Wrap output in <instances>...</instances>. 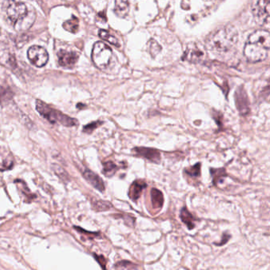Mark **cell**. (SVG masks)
Segmentation results:
<instances>
[{
    "instance_id": "cell-1",
    "label": "cell",
    "mask_w": 270,
    "mask_h": 270,
    "mask_svg": "<svg viewBox=\"0 0 270 270\" xmlns=\"http://www.w3.org/2000/svg\"><path fill=\"white\" fill-rule=\"evenodd\" d=\"M270 49V35L268 30H259L249 36L244 47V56L251 63L267 59Z\"/></svg>"
},
{
    "instance_id": "cell-2",
    "label": "cell",
    "mask_w": 270,
    "mask_h": 270,
    "mask_svg": "<svg viewBox=\"0 0 270 270\" xmlns=\"http://www.w3.org/2000/svg\"><path fill=\"white\" fill-rule=\"evenodd\" d=\"M6 14L18 31H25L31 27L35 21L36 14L33 7L29 9L26 2L11 0L8 5Z\"/></svg>"
},
{
    "instance_id": "cell-3",
    "label": "cell",
    "mask_w": 270,
    "mask_h": 270,
    "mask_svg": "<svg viewBox=\"0 0 270 270\" xmlns=\"http://www.w3.org/2000/svg\"><path fill=\"white\" fill-rule=\"evenodd\" d=\"M239 40V34L233 26H225L215 31L206 41L207 48L217 53H224L233 49Z\"/></svg>"
},
{
    "instance_id": "cell-4",
    "label": "cell",
    "mask_w": 270,
    "mask_h": 270,
    "mask_svg": "<svg viewBox=\"0 0 270 270\" xmlns=\"http://www.w3.org/2000/svg\"><path fill=\"white\" fill-rule=\"evenodd\" d=\"M36 109L41 117L48 120L50 123L61 124L66 127H73L78 125V121L63 114L41 100L36 101Z\"/></svg>"
},
{
    "instance_id": "cell-5",
    "label": "cell",
    "mask_w": 270,
    "mask_h": 270,
    "mask_svg": "<svg viewBox=\"0 0 270 270\" xmlns=\"http://www.w3.org/2000/svg\"><path fill=\"white\" fill-rule=\"evenodd\" d=\"M113 53L111 49L103 42L98 41L94 44L92 50V61L98 68L104 70L111 62Z\"/></svg>"
},
{
    "instance_id": "cell-6",
    "label": "cell",
    "mask_w": 270,
    "mask_h": 270,
    "mask_svg": "<svg viewBox=\"0 0 270 270\" xmlns=\"http://www.w3.org/2000/svg\"><path fill=\"white\" fill-rule=\"evenodd\" d=\"M257 22L265 24L270 18V0H254L251 6Z\"/></svg>"
},
{
    "instance_id": "cell-7",
    "label": "cell",
    "mask_w": 270,
    "mask_h": 270,
    "mask_svg": "<svg viewBox=\"0 0 270 270\" xmlns=\"http://www.w3.org/2000/svg\"><path fill=\"white\" fill-rule=\"evenodd\" d=\"M28 58L36 67L42 68L47 65L49 53L45 48L34 45L28 50Z\"/></svg>"
},
{
    "instance_id": "cell-8",
    "label": "cell",
    "mask_w": 270,
    "mask_h": 270,
    "mask_svg": "<svg viewBox=\"0 0 270 270\" xmlns=\"http://www.w3.org/2000/svg\"><path fill=\"white\" fill-rule=\"evenodd\" d=\"M205 57V53L196 43H190L187 45L183 60L191 63L200 64Z\"/></svg>"
},
{
    "instance_id": "cell-9",
    "label": "cell",
    "mask_w": 270,
    "mask_h": 270,
    "mask_svg": "<svg viewBox=\"0 0 270 270\" xmlns=\"http://www.w3.org/2000/svg\"><path fill=\"white\" fill-rule=\"evenodd\" d=\"M133 152L136 157H140L151 163H159L161 161V154L159 150L151 147H138L133 149Z\"/></svg>"
},
{
    "instance_id": "cell-10",
    "label": "cell",
    "mask_w": 270,
    "mask_h": 270,
    "mask_svg": "<svg viewBox=\"0 0 270 270\" xmlns=\"http://www.w3.org/2000/svg\"><path fill=\"white\" fill-rule=\"evenodd\" d=\"M58 62L61 67L73 68L78 60V55L74 52H67L65 50H60L57 53Z\"/></svg>"
},
{
    "instance_id": "cell-11",
    "label": "cell",
    "mask_w": 270,
    "mask_h": 270,
    "mask_svg": "<svg viewBox=\"0 0 270 270\" xmlns=\"http://www.w3.org/2000/svg\"><path fill=\"white\" fill-rule=\"evenodd\" d=\"M235 102L237 109L241 116H247L250 113L248 98L244 90H237L235 94Z\"/></svg>"
},
{
    "instance_id": "cell-12",
    "label": "cell",
    "mask_w": 270,
    "mask_h": 270,
    "mask_svg": "<svg viewBox=\"0 0 270 270\" xmlns=\"http://www.w3.org/2000/svg\"><path fill=\"white\" fill-rule=\"evenodd\" d=\"M82 176L84 177L87 182L90 183L91 186H94V188L98 190L100 192H104L106 190L105 184L102 178L98 176V174L93 172L91 170L86 169L82 173Z\"/></svg>"
},
{
    "instance_id": "cell-13",
    "label": "cell",
    "mask_w": 270,
    "mask_h": 270,
    "mask_svg": "<svg viewBox=\"0 0 270 270\" xmlns=\"http://www.w3.org/2000/svg\"><path fill=\"white\" fill-rule=\"evenodd\" d=\"M147 183L143 180H135L132 183L129 190V197L133 202H136L145 188H147Z\"/></svg>"
},
{
    "instance_id": "cell-14",
    "label": "cell",
    "mask_w": 270,
    "mask_h": 270,
    "mask_svg": "<svg viewBox=\"0 0 270 270\" xmlns=\"http://www.w3.org/2000/svg\"><path fill=\"white\" fill-rule=\"evenodd\" d=\"M151 204L154 209L160 210L164 203V197L163 193L156 188L151 190Z\"/></svg>"
},
{
    "instance_id": "cell-15",
    "label": "cell",
    "mask_w": 270,
    "mask_h": 270,
    "mask_svg": "<svg viewBox=\"0 0 270 270\" xmlns=\"http://www.w3.org/2000/svg\"><path fill=\"white\" fill-rule=\"evenodd\" d=\"M114 12L119 18H126L130 12L129 0H115Z\"/></svg>"
},
{
    "instance_id": "cell-16",
    "label": "cell",
    "mask_w": 270,
    "mask_h": 270,
    "mask_svg": "<svg viewBox=\"0 0 270 270\" xmlns=\"http://www.w3.org/2000/svg\"><path fill=\"white\" fill-rule=\"evenodd\" d=\"M180 218L181 220L186 224L189 230H193L195 227V223H194L195 219L192 213L187 209V207H182L181 210Z\"/></svg>"
},
{
    "instance_id": "cell-17",
    "label": "cell",
    "mask_w": 270,
    "mask_h": 270,
    "mask_svg": "<svg viewBox=\"0 0 270 270\" xmlns=\"http://www.w3.org/2000/svg\"><path fill=\"white\" fill-rule=\"evenodd\" d=\"M210 173L212 178V184L214 186H217L219 182H223L224 178L227 177V172L224 168H211Z\"/></svg>"
},
{
    "instance_id": "cell-18",
    "label": "cell",
    "mask_w": 270,
    "mask_h": 270,
    "mask_svg": "<svg viewBox=\"0 0 270 270\" xmlns=\"http://www.w3.org/2000/svg\"><path fill=\"white\" fill-rule=\"evenodd\" d=\"M63 27L65 30L75 34L78 30V19L75 16L73 15L70 19L64 22Z\"/></svg>"
},
{
    "instance_id": "cell-19",
    "label": "cell",
    "mask_w": 270,
    "mask_h": 270,
    "mask_svg": "<svg viewBox=\"0 0 270 270\" xmlns=\"http://www.w3.org/2000/svg\"><path fill=\"white\" fill-rule=\"evenodd\" d=\"M113 207V204L106 201L96 200L92 202V208L95 211H109Z\"/></svg>"
},
{
    "instance_id": "cell-20",
    "label": "cell",
    "mask_w": 270,
    "mask_h": 270,
    "mask_svg": "<svg viewBox=\"0 0 270 270\" xmlns=\"http://www.w3.org/2000/svg\"><path fill=\"white\" fill-rule=\"evenodd\" d=\"M201 168H202V163H198L192 167L185 169L184 173L186 176L190 177V178H200L201 174H202V169Z\"/></svg>"
},
{
    "instance_id": "cell-21",
    "label": "cell",
    "mask_w": 270,
    "mask_h": 270,
    "mask_svg": "<svg viewBox=\"0 0 270 270\" xmlns=\"http://www.w3.org/2000/svg\"><path fill=\"white\" fill-rule=\"evenodd\" d=\"M118 170H119V167H118V165L115 164L114 162L109 161V162L103 163L102 172L106 177L114 176Z\"/></svg>"
},
{
    "instance_id": "cell-22",
    "label": "cell",
    "mask_w": 270,
    "mask_h": 270,
    "mask_svg": "<svg viewBox=\"0 0 270 270\" xmlns=\"http://www.w3.org/2000/svg\"><path fill=\"white\" fill-rule=\"evenodd\" d=\"M98 35H99V37H100L102 40H104V41H107V42L111 44V45H114V46L119 47V42H118V39H117L115 37H114V36L111 35V34H110L109 32L106 31V30H99Z\"/></svg>"
},
{
    "instance_id": "cell-23",
    "label": "cell",
    "mask_w": 270,
    "mask_h": 270,
    "mask_svg": "<svg viewBox=\"0 0 270 270\" xmlns=\"http://www.w3.org/2000/svg\"><path fill=\"white\" fill-rule=\"evenodd\" d=\"M53 171H54V173L57 174V176H59L61 179H63V180L65 181L68 179V174L66 173V171H65L62 167L58 166V165H53Z\"/></svg>"
},
{
    "instance_id": "cell-24",
    "label": "cell",
    "mask_w": 270,
    "mask_h": 270,
    "mask_svg": "<svg viewBox=\"0 0 270 270\" xmlns=\"http://www.w3.org/2000/svg\"><path fill=\"white\" fill-rule=\"evenodd\" d=\"M11 97L12 94L10 90L4 88L2 86H0V103L6 102V101L10 99Z\"/></svg>"
},
{
    "instance_id": "cell-25",
    "label": "cell",
    "mask_w": 270,
    "mask_h": 270,
    "mask_svg": "<svg viewBox=\"0 0 270 270\" xmlns=\"http://www.w3.org/2000/svg\"><path fill=\"white\" fill-rule=\"evenodd\" d=\"M115 269H136V265L129 262V261H121L119 263H116L114 266Z\"/></svg>"
},
{
    "instance_id": "cell-26",
    "label": "cell",
    "mask_w": 270,
    "mask_h": 270,
    "mask_svg": "<svg viewBox=\"0 0 270 270\" xmlns=\"http://www.w3.org/2000/svg\"><path fill=\"white\" fill-rule=\"evenodd\" d=\"M102 124H103V122H100V121L91 122V123L88 124L87 126L83 128V132L86 133V134H91L94 130H96L97 128L102 126Z\"/></svg>"
},
{
    "instance_id": "cell-27",
    "label": "cell",
    "mask_w": 270,
    "mask_h": 270,
    "mask_svg": "<svg viewBox=\"0 0 270 270\" xmlns=\"http://www.w3.org/2000/svg\"><path fill=\"white\" fill-rule=\"evenodd\" d=\"M148 47L149 51L151 54H153V53L157 54L161 50V47L159 46V44L157 43L156 41H154V40H151V41H149Z\"/></svg>"
},
{
    "instance_id": "cell-28",
    "label": "cell",
    "mask_w": 270,
    "mask_h": 270,
    "mask_svg": "<svg viewBox=\"0 0 270 270\" xmlns=\"http://www.w3.org/2000/svg\"><path fill=\"white\" fill-rule=\"evenodd\" d=\"M212 118L217 124L219 130L221 129L222 126H223V115L220 113H218V112H214L213 114H212Z\"/></svg>"
},
{
    "instance_id": "cell-29",
    "label": "cell",
    "mask_w": 270,
    "mask_h": 270,
    "mask_svg": "<svg viewBox=\"0 0 270 270\" xmlns=\"http://www.w3.org/2000/svg\"><path fill=\"white\" fill-rule=\"evenodd\" d=\"M230 238H231V235H228L227 233H224L223 235V238H222V241L220 242V243H215L216 246H219V247H221V246H223V245H225L226 243L229 241Z\"/></svg>"
},
{
    "instance_id": "cell-30",
    "label": "cell",
    "mask_w": 270,
    "mask_h": 270,
    "mask_svg": "<svg viewBox=\"0 0 270 270\" xmlns=\"http://www.w3.org/2000/svg\"><path fill=\"white\" fill-rule=\"evenodd\" d=\"M94 257H95L97 262L100 264L102 268L106 269V261L105 258L103 256H98V255H94Z\"/></svg>"
}]
</instances>
